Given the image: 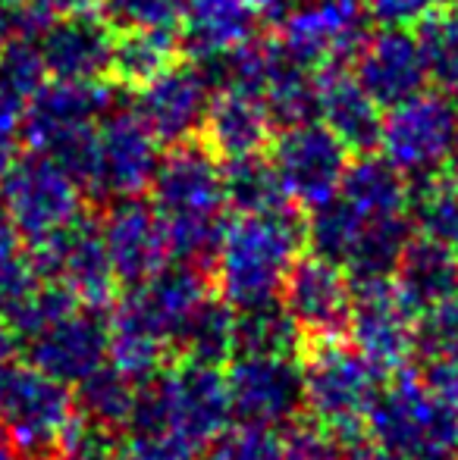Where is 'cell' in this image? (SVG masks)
Segmentation results:
<instances>
[{
    "instance_id": "39",
    "label": "cell",
    "mask_w": 458,
    "mask_h": 460,
    "mask_svg": "<svg viewBox=\"0 0 458 460\" xmlns=\"http://www.w3.org/2000/svg\"><path fill=\"white\" fill-rule=\"evenodd\" d=\"M189 0H111L107 16L116 29H173Z\"/></svg>"
},
{
    "instance_id": "10",
    "label": "cell",
    "mask_w": 458,
    "mask_h": 460,
    "mask_svg": "<svg viewBox=\"0 0 458 460\" xmlns=\"http://www.w3.org/2000/svg\"><path fill=\"white\" fill-rule=\"evenodd\" d=\"M380 151L405 179L430 182L458 151V110L449 94L421 92L390 107L380 126Z\"/></svg>"
},
{
    "instance_id": "31",
    "label": "cell",
    "mask_w": 458,
    "mask_h": 460,
    "mask_svg": "<svg viewBox=\"0 0 458 460\" xmlns=\"http://www.w3.org/2000/svg\"><path fill=\"white\" fill-rule=\"evenodd\" d=\"M232 345H236V310L220 295H214L179 335L176 360L220 367L232 358Z\"/></svg>"
},
{
    "instance_id": "9",
    "label": "cell",
    "mask_w": 458,
    "mask_h": 460,
    "mask_svg": "<svg viewBox=\"0 0 458 460\" xmlns=\"http://www.w3.org/2000/svg\"><path fill=\"white\" fill-rule=\"evenodd\" d=\"M0 207L29 248L54 238L85 213L79 179L48 154L31 151L16 160L0 185Z\"/></svg>"
},
{
    "instance_id": "12",
    "label": "cell",
    "mask_w": 458,
    "mask_h": 460,
    "mask_svg": "<svg viewBox=\"0 0 458 460\" xmlns=\"http://www.w3.org/2000/svg\"><path fill=\"white\" fill-rule=\"evenodd\" d=\"M364 0H299L286 16L274 44L311 73L352 60L364 41Z\"/></svg>"
},
{
    "instance_id": "32",
    "label": "cell",
    "mask_w": 458,
    "mask_h": 460,
    "mask_svg": "<svg viewBox=\"0 0 458 460\" xmlns=\"http://www.w3.org/2000/svg\"><path fill=\"white\" fill-rule=\"evenodd\" d=\"M73 394H76V411H79L82 417L122 432L135 411L139 382H132L113 364H104L98 373H92L85 382H79Z\"/></svg>"
},
{
    "instance_id": "43",
    "label": "cell",
    "mask_w": 458,
    "mask_h": 460,
    "mask_svg": "<svg viewBox=\"0 0 458 460\" xmlns=\"http://www.w3.org/2000/svg\"><path fill=\"white\" fill-rule=\"evenodd\" d=\"M22 97L13 94L10 88L0 82V138H13L19 126H22Z\"/></svg>"
},
{
    "instance_id": "44",
    "label": "cell",
    "mask_w": 458,
    "mask_h": 460,
    "mask_svg": "<svg viewBox=\"0 0 458 460\" xmlns=\"http://www.w3.org/2000/svg\"><path fill=\"white\" fill-rule=\"evenodd\" d=\"M13 4H29V6H35L38 13H44V16L57 19V16H67V13L85 10L92 0H6V13H10Z\"/></svg>"
},
{
    "instance_id": "13",
    "label": "cell",
    "mask_w": 458,
    "mask_h": 460,
    "mask_svg": "<svg viewBox=\"0 0 458 460\" xmlns=\"http://www.w3.org/2000/svg\"><path fill=\"white\" fill-rule=\"evenodd\" d=\"M35 267V273L48 282H57L76 295V301L85 307L107 310L116 297V279L111 257L101 235V219L82 213L73 226L57 232L54 238L35 244L25 254Z\"/></svg>"
},
{
    "instance_id": "49",
    "label": "cell",
    "mask_w": 458,
    "mask_h": 460,
    "mask_svg": "<svg viewBox=\"0 0 458 460\" xmlns=\"http://www.w3.org/2000/svg\"><path fill=\"white\" fill-rule=\"evenodd\" d=\"M0 460H25V455L16 448V442L4 429H0Z\"/></svg>"
},
{
    "instance_id": "46",
    "label": "cell",
    "mask_w": 458,
    "mask_h": 460,
    "mask_svg": "<svg viewBox=\"0 0 458 460\" xmlns=\"http://www.w3.org/2000/svg\"><path fill=\"white\" fill-rule=\"evenodd\" d=\"M343 460H396V457L373 442H352V448H346Z\"/></svg>"
},
{
    "instance_id": "4",
    "label": "cell",
    "mask_w": 458,
    "mask_h": 460,
    "mask_svg": "<svg viewBox=\"0 0 458 460\" xmlns=\"http://www.w3.org/2000/svg\"><path fill=\"white\" fill-rule=\"evenodd\" d=\"M367 432L396 460H458V407L409 369L386 382Z\"/></svg>"
},
{
    "instance_id": "42",
    "label": "cell",
    "mask_w": 458,
    "mask_h": 460,
    "mask_svg": "<svg viewBox=\"0 0 458 460\" xmlns=\"http://www.w3.org/2000/svg\"><path fill=\"white\" fill-rule=\"evenodd\" d=\"M421 376L427 385H434L449 404L458 407V348L446 351L440 358L421 360Z\"/></svg>"
},
{
    "instance_id": "34",
    "label": "cell",
    "mask_w": 458,
    "mask_h": 460,
    "mask_svg": "<svg viewBox=\"0 0 458 460\" xmlns=\"http://www.w3.org/2000/svg\"><path fill=\"white\" fill-rule=\"evenodd\" d=\"M418 41L424 48L427 75L449 97H458V13H434L421 22Z\"/></svg>"
},
{
    "instance_id": "14",
    "label": "cell",
    "mask_w": 458,
    "mask_h": 460,
    "mask_svg": "<svg viewBox=\"0 0 458 460\" xmlns=\"http://www.w3.org/2000/svg\"><path fill=\"white\" fill-rule=\"evenodd\" d=\"M223 376L229 413L242 426L283 429L305 411V376L299 358L236 354Z\"/></svg>"
},
{
    "instance_id": "48",
    "label": "cell",
    "mask_w": 458,
    "mask_h": 460,
    "mask_svg": "<svg viewBox=\"0 0 458 460\" xmlns=\"http://www.w3.org/2000/svg\"><path fill=\"white\" fill-rule=\"evenodd\" d=\"M13 164H16V154H13L10 138H0V185H4L6 172L13 170Z\"/></svg>"
},
{
    "instance_id": "35",
    "label": "cell",
    "mask_w": 458,
    "mask_h": 460,
    "mask_svg": "<svg viewBox=\"0 0 458 460\" xmlns=\"http://www.w3.org/2000/svg\"><path fill=\"white\" fill-rule=\"evenodd\" d=\"M0 82L22 101L48 82V66H44L38 38L13 35L0 44Z\"/></svg>"
},
{
    "instance_id": "37",
    "label": "cell",
    "mask_w": 458,
    "mask_h": 460,
    "mask_svg": "<svg viewBox=\"0 0 458 460\" xmlns=\"http://www.w3.org/2000/svg\"><path fill=\"white\" fill-rule=\"evenodd\" d=\"M283 460H343L346 442L311 417H295L280 432Z\"/></svg>"
},
{
    "instance_id": "41",
    "label": "cell",
    "mask_w": 458,
    "mask_h": 460,
    "mask_svg": "<svg viewBox=\"0 0 458 460\" xmlns=\"http://www.w3.org/2000/svg\"><path fill=\"white\" fill-rule=\"evenodd\" d=\"M449 4L455 0H364V13L386 29H409V25H421L427 16L446 10Z\"/></svg>"
},
{
    "instance_id": "29",
    "label": "cell",
    "mask_w": 458,
    "mask_h": 460,
    "mask_svg": "<svg viewBox=\"0 0 458 460\" xmlns=\"http://www.w3.org/2000/svg\"><path fill=\"white\" fill-rule=\"evenodd\" d=\"M264 103H267L274 126L280 128L311 122L318 116V73L289 60L276 48V63H274V73H270L267 88H264Z\"/></svg>"
},
{
    "instance_id": "8",
    "label": "cell",
    "mask_w": 458,
    "mask_h": 460,
    "mask_svg": "<svg viewBox=\"0 0 458 460\" xmlns=\"http://www.w3.org/2000/svg\"><path fill=\"white\" fill-rule=\"evenodd\" d=\"M160 157L164 154L157 135L139 113L111 110L92 135L85 164L79 170V185L98 204L141 198L154 182Z\"/></svg>"
},
{
    "instance_id": "28",
    "label": "cell",
    "mask_w": 458,
    "mask_h": 460,
    "mask_svg": "<svg viewBox=\"0 0 458 460\" xmlns=\"http://www.w3.org/2000/svg\"><path fill=\"white\" fill-rule=\"evenodd\" d=\"M223 188H227V207H232L236 213H274L295 207L280 176H276L274 164L264 154L227 160Z\"/></svg>"
},
{
    "instance_id": "22",
    "label": "cell",
    "mask_w": 458,
    "mask_h": 460,
    "mask_svg": "<svg viewBox=\"0 0 458 460\" xmlns=\"http://www.w3.org/2000/svg\"><path fill=\"white\" fill-rule=\"evenodd\" d=\"M352 75L380 107H396L421 94L430 82L424 48L409 29H380L361 41L352 57Z\"/></svg>"
},
{
    "instance_id": "47",
    "label": "cell",
    "mask_w": 458,
    "mask_h": 460,
    "mask_svg": "<svg viewBox=\"0 0 458 460\" xmlns=\"http://www.w3.org/2000/svg\"><path fill=\"white\" fill-rule=\"evenodd\" d=\"M257 16H286L299 0H248Z\"/></svg>"
},
{
    "instance_id": "18",
    "label": "cell",
    "mask_w": 458,
    "mask_h": 460,
    "mask_svg": "<svg viewBox=\"0 0 458 460\" xmlns=\"http://www.w3.org/2000/svg\"><path fill=\"white\" fill-rule=\"evenodd\" d=\"M22 345L38 369L76 388L111 360V310L79 304Z\"/></svg>"
},
{
    "instance_id": "6",
    "label": "cell",
    "mask_w": 458,
    "mask_h": 460,
    "mask_svg": "<svg viewBox=\"0 0 458 460\" xmlns=\"http://www.w3.org/2000/svg\"><path fill=\"white\" fill-rule=\"evenodd\" d=\"M76 417V394L31 360H0V429L25 460H57V448Z\"/></svg>"
},
{
    "instance_id": "17",
    "label": "cell",
    "mask_w": 458,
    "mask_h": 460,
    "mask_svg": "<svg viewBox=\"0 0 458 460\" xmlns=\"http://www.w3.org/2000/svg\"><path fill=\"white\" fill-rule=\"evenodd\" d=\"M352 345L383 376L415 360L418 316L399 297L392 279H352Z\"/></svg>"
},
{
    "instance_id": "21",
    "label": "cell",
    "mask_w": 458,
    "mask_h": 460,
    "mask_svg": "<svg viewBox=\"0 0 458 460\" xmlns=\"http://www.w3.org/2000/svg\"><path fill=\"white\" fill-rule=\"evenodd\" d=\"M44 66L50 79L63 82H101L111 75L116 25L107 13L76 10L50 19L38 38Z\"/></svg>"
},
{
    "instance_id": "16",
    "label": "cell",
    "mask_w": 458,
    "mask_h": 460,
    "mask_svg": "<svg viewBox=\"0 0 458 460\" xmlns=\"http://www.w3.org/2000/svg\"><path fill=\"white\" fill-rule=\"evenodd\" d=\"M280 304L292 316L305 348L348 339L352 279L327 257L299 254V261L292 263L286 282H283Z\"/></svg>"
},
{
    "instance_id": "25",
    "label": "cell",
    "mask_w": 458,
    "mask_h": 460,
    "mask_svg": "<svg viewBox=\"0 0 458 460\" xmlns=\"http://www.w3.org/2000/svg\"><path fill=\"white\" fill-rule=\"evenodd\" d=\"M390 279L405 307L415 316H424L458 295V254L415 232Z\"/></svg>"
},
{
    "instance_id": "20",
    "label": "cell",
    "mask_w": 458,
    "mask_h": 460,
    "mask_svg": "<svg viewBox=\"0 0 458 460\" xmlns=\"http://www.w3.org/2000/svg\"><path fill=\"white\" fill-rule=\"evenodd\" d=\"M101 219V235L111 257L116 279L126 288L145 282L160 267L170 263V238L160 213L154 210L151 200L122 198L107 204Z\"/></svg>"
},
{
    "instance_id": "15",
    "label": "cell",
    "mask_w": 458,
    "mask_h": 460,
    "mask_svg": "<svg viewBox=\"0 0 458 460\" xmlns=\"http://www.w3.org/2000/svg\"><path fill=\"white\" fill-rule=\"evenodd\" d=\"M270 145H274L270 164L295 207L318 210L320 204L337 198L352 160H348V147L324 122L311 119L301 126H289Z\"/></svg>"
},
{
    "instance_id": "19",
    "label": "cell",
    "mask_w": 458,
    "mask_h": 460,
    "mask_svg": "<svg viewBox=\"0 0 458 460\" xmlns=\"http://www.w3.org/2000/svg\"><path fill=\"white\" fill-rule=\"evenodd\" d=\"M211 79L198 63H173L139 88L135 113L157 135L160 145L192 141L204 126L211 107Z\"/></svg>"
},
{
    "instance_id": "26",
    "label": "cell",
    "mask_w": 458,
    "mask_h": 460,
    "mask_svg": "<svg viewBox=\"0 0 458 460\" xmlns=\"http://www.w3.org/2000/svg\"><path fill=\"white\" fill-rule=\"evenodd\" d=\"M202 141L220 160L264 154V147L274 141V119H270L264 97L242 92H217L211 97L208 116H204Z\"/></svg>"
},
{
    "instance_id": "51",
    "label": "cell",
    "mask_w": 458,
    "mask_h": 460,
    "mask_svg": "<svg viewBox=\"0 0 458 460\" xmlns=\"http://www.w3.org/2000/svg\"><path fill=\"white\" fill-rule=\"evenodd\" d=\"M198 460H208V457H204V455H202V457H198Z\"/></svg>"
},
{
    "instance_id": "30",
    "label": "cell",
    "mask_w": 458,
    "mask_h": 460,
    "mask_svg": "<svg viewBox=\"0 0 458 460\" xmlns=\"http://www.w3.org/2000/svg\"><path fill=\"white\" fill-rule=\"evenodd\" d=\"M301 351H305V341H301L292 316L286 314V307H283L280 301L236 314V345H232V358H236V354L299 358Z\"/></svg>"
},
{
    "instance_id": "27",
    "label": "cell",
    "mask_w": 458,
    "mask_h": 460,
    "mask_svg": "<svg viewBox=\"0 0 458 460\" xmlns=\"http://www.w3.org/2000/svg\"><path fill=\"white\" fill-rule=\"evenodd\" d=\"M179 35L173 29H122L113 44L111 75L120 85L141 88L179 60Z\"/></svg>"
},
{
    "instance_id": "1",
    "label": "cell",
    "mask_w": 458,
    "mask_h": 460,
    "mask_svg": "<svg viewBox=\"0 0 458 460\" xmlns=\"http://www.w3.org/2000/svg\"><path fill=\"white\" fill-rule=\"evenodd\" d=\"M204 141L173 145L151 182V204L160 213L170 238V261L214 270L223 235L227 188L223 166Z\"/></svg>"
},
{
    "instance_id": "23",
    "label": "cell",
    "mask_w": 458,
    "mask_h": 460,
    "mask_svg": "<svg viewBox=\"0 0 458 460\" xmlns=\"http://www.w3.org/2000/svg\"><path fill=\"white\" fill-rule=\"evenodd\" d=\"M257 13L248 0H189L179 19V48L195 63H211L255 41Z\"/></svg>"
},
{
    "instance_id": "24",
    "label": "cell",
    "mask_w": 458,
    "mask_h": 460,
    "mask_svg": "<svg viewBox=\"0 0 458 460\" xmlns=\"http://www.w3.org/2000/svg\"><path fill=\"white\" fill-rule=\"evenodd\" d=\"M380 110L383 107L358 85L352 69L333 66L318 73V116L348 151L367 154L377 147L383 126Z\"/></svg>"
},
{
    "instance_id": "40",
    "label": "cell",
    "mask_w": 458,
    "mask_h": 460,
    "mask_svg": "<svg viewBox=\"0 0 458 460\" xmlns=\"http://www.w3.org/2000/svg\"><path fill=\"white\" fill-rule=\"evenodd\" d=\"M458 348V295L440 307L418 316V339H415V360L440 358Z\"/></svg>"
},
{
    "instance_id": "50",
    "label": "cell",
    "mask_w": 458,
    "mask_h": 460,
    "mask_svg": "<svg viewBox=\"0 0 458 460\" xmlns=\"http://www.w3.org/2000/svg\"><path fill=\"white\" fill-rule=\"evenodd\" d=\"M6 31H10V13H6V0H0V44L6 41Z\"/></svg>"
},
{
    "instance_id": "36",
    "label": "cell",
    "mask_w": 458,
    "mask_h": 460,
    "mask_svg": "<svg viewBox=\"0 0 458 460\" xmlns=\"http://www.w3.org/2000/svg\"><path fill=\"white\" fill-rule=\"evenodd\" d=\"M208 460H283L280 432L267 426H242L223 429L204 448Z\"/></svg>"
},
{
    "instance_id": "38",
    "label": "cell",
    "mask_w": 458,
    "mask_h": 460,
    "mask_svg": "<svg viewBox=\"0 0 458 460\" xmlns=\"http://www.w3.org/2000/svg\"><path fill=\"white\" fill-rule=\"evenodd\" d=\"M204 451L170 432L122 429L116 438L113 460H198Z\"/></svg>"
},
{
    "instance_id": "3",
    "label": "cell",
    "mask_w": 458,
    "mask_h": 460,
    "mask_svg": "<svg viewBox=\"0 0 458 460\" xmlns=\"http://www.w3.org/2000/svg\"><path fill=\"white\" fill-rule=\"evenodd\" d=\"M232 420L227 376L220 367L173 360L154 379L141 382L126 429L170 432L195 448H208Z\"/></svg>"
},
{
    "instance_id": "11",
    "label": "cell",
    "mask_w": 458,
    "mask_h": 460,
    "mask_svg": "<svg viewBox=\"0 0 458 460\" xmlns=\"http://www.w3.org/2000/svg\"><path fill=\"white\" fill-rule=\"evenodd\" d=\"M217 295L214 270L195 263L170 261L145 282L132 285L111 314L132 326L145 329L148 335L160 339L176 358V341L192 323V316Z\"/></svg>"
},
{
    "instance_id": "45",
    "label": "cell",
    "mask_w": 458,
    "mask_h": 460,
    "mask_svg": "<svg viewBox=\"0 0 458 460\" xmlns=\"http://www.w3.org/2000/svg\"><path fill=\"white\" fill-rule=\"evenodd\" d=\"M19 232L16 226L10 223V217H6V210L0 207V261H6V257L19 254Z\"/></svg>"
},
{
    "instance_id": "5",
    "label": "cell",
    "mask_w": 458,
    "mask_h": 460,
    "mask_svg": "<svg viewBox=\"0 0 458 460\" xmlns=\"http://www.w3.org/2000/svg\"><path fill=\"white\" fill-rule=\"evenodd\" d=\"M301 354L308 417L337 432L343 442H361L386 376L358 348L346 345V339L308 345Z\"/></svg>"
},
{
    "instance_id": "2",
    "label": "cell",
    "mask_w": 458,
    "mask_h": 460,
    "mask_svg": "<svg viewBox=\"0 0 458 460\" xmlns=\"http://www.w3.org/2000/svg\"><path fill=\"white\" fill-rule=\"evenodd\" d=\"M308 238L299 207L274 213H232L214 257V285L236 314L280 301L292 263Z\"/></svg>"
},
{
    "instance_id": "33",
    "label": "cell",
    "mask_w": 458,
    "mask_h": 460,
    "mask_svg": "<svg viewBox=\"0 0 458 460\" xmlns=\"http://www.w3.org/2000/svg\"><path fill=\"white\" fill-rule=\"evenodd\" d=\"M411 217L415 229L434 242L446 244L458 254V182L449 176H436L421 182V191L411 194Z\"/></svg>"
},
{
    "instance_id": "52",
    "label": "cell",
    "mask_w": 458,
    "mask_h": 460,
    "mask_svg": "<svg viewBox=\"0 0 458 460\" xmlns=\"http://www.w3.org/2000/svg\"><path fill=\"white\" fill-rule=\"evenodd\" d=\"M455 4H458V0H455Z\"/></svg>"
},
{
    "instance_id": "7",
    "label": "cell",
    "mask_w": 458,
    "mask_h": 460,
    "mask_svg": "<svg viewBox=\"0 0 458 460\" xmlns=\"http://www.w3.org/2000/svg\"><path fill=\"white\" fill-rule=\"evenodd\" d=\"M111 107L113 92L104 82L50 79L29 97V107L22 113V132L31 151L60 160L79 179L94 128L111 113Z\"/></svg>"
}]
</instances>
